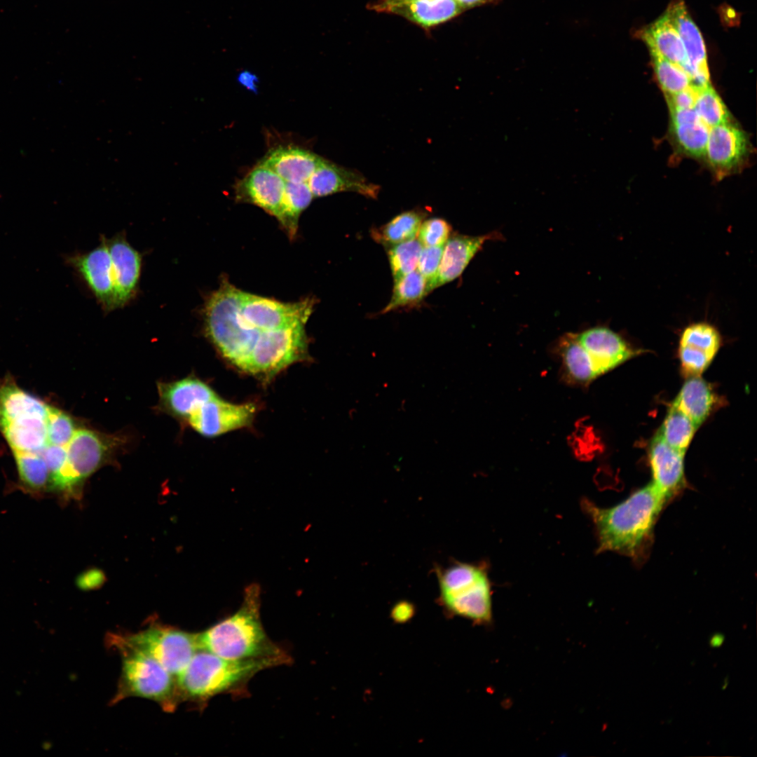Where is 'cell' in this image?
I'll list each match as a JSON object with an SVG mask.
<instances>
[{
  "label": "cell",
  "mask_w": 757,
  "mask_h": 757,
  "mask_svg": "<svg viewBox=\"0 0 757 757\" xmlns=\"http://www.w3.org/2000/svg\"><path fill=\"white\" fill-rule=\"evenodd\" d=\"M667 503L652 482L611 507L603 508L582 499V510L594 524L596 553L613 552L636 561L643 560L652 544L656 521Z\"/></svg>",
  "instance_id": "cell-1"
},
{
  "label": "cell",
  "mask_w": 757,
  "mask_h": 757,
  "mask_svg": "<svg viewBox=\"0 0 757 757\" xmlns=\"http://www.w3.org/2000/svg\"><path fill=\"white\" fill-rule=\"evenodd\" d=\"M292 661L291 656L229 659L199 649L177 677L181 702H189L203 709L219 695L246 697L248 683L257 674Z\"/></svg>",
  "instance_id": "cell-2"
},
{
  "label": "cell",
  "mask_w": 757,
  "mask_h": 757,
  "mask_svg": "<svg viewBox=\"0 0 757 757\" xmlns=\"http://www.w3.org/2000/svg\"><path fill=\"white\" fill-rule=\"evenodd\" d=\"M260 606L259 587L250 585L235 613L197 633L199 649L236 660L290 656L268 637L261 623Z\"/></svg>",
  "instance_id": "cell-3"
},
{
  "label": "cell",
  "mask_w": 757,
  "mask_h": 757,
  "mask_svg": "<svg viewBox=\"0 0 757 757\" xmlns=\"http://www.w3.org/2000/svg\"><path fill=\"white\" fill-rule=\"evenodd\" d=\"M240 292L227 280H222L207 298L203 315L207 336L226 359L244 370L261 331L243 318Z\"/></svg>",
  "instance_id": "cell-4"
},
{
  "label": "cell",
  "mask_w": 757,
  "mask_h": 757,
  "mask_svg": "<svg viewBox=\"0 0 757 757\" xmlns=\"http://www.w3.org/2000/svg\"><path fill=\"white\" fill-rule=\"evenodd\" d=\"M438 600L444 611L475 622L484 623L492 617V590L484 562L454 561L437 566Z\"/></svg>",
  "instance_id": "cell-5"
},
{
  "label": "cell",
  "mask_w": 757,
  "mask_h": 757,
  "mask_svg": "<svg viewBox=\"0 0 757 757\" xmlns=\"http://www.w3.org/2000/svg\"><path fill=\"white\" fill-rule=\"evenodd\" d=\"M117 651L122 667L111 704L138 697L156 702L165 712L175 711L181 703L177 678L146 654L130 649Z\"/></svg>",
  "instance_id": "cell-6"
},
{
  "label": "cell",
  "mask_w": 757,
  "mask_h": 757,
  "mask_svg": "<svg viewBox=\"0 0 757 757\" xmlns=\"http://www.w3.org/2000/svg\"><path fill=\"white\" fill-rule=\"evenodd\" d=\"M107 645L116 650L130 649L151 657L176 678L199 650L197 633L161 623L134 633H111Z\"/></svg>",
  "instance_id": "cell-7"
},
{
  "label": "cell",
  "mask_w": 757,
  "mask_h": 757,
  "mask_svg": "<svg viewBox=\"0 0 757 757\" xmlns=\"http://www.w3.org/2000/svg\"><path fill=\"white\" fill-rule=\"evenodd\" d=\"M307 356L304 323L261 332L244 370L270 378Z\"/></svg>",
  "instance_id": "cell-8"
},
{
  "label": "cell",
  "mask_w": 757,
  "mask_h": 757,
  "mask_svg": "<svg viewBox=\"0 0 757 757\" xmlns=\"http://www.w3.org/2000/svg\"><path fill=\"white\" fill-rule=\"evenodd\" d=\"M313 301L306 299L295 303L240 292L241 314L252 327L262 331L277 329L296 323H306L311 314Z\"/></svg>",
  "instance_id": "cell-9"
},
{
  "label": "cell",
  "mask_w": 757,
  "mask_h": 757,
  "mask_svg": "<svg viewBox=\"0 0 757 757\" xmlns=\"http://www.w3.org/2000/svg\"><path fill=\"white\" fill-rule=\"evenodd\" d=\"M67 262L78 272L106 313L116 309L114 271L104 236L98 246L68 257Z\"/></svg>",
  "instance_id": "cell-10"
},
{
  "label": "cell",
  "mask_w": 757,
  "mask_h": 757,
  "mask_svg": "<svg viewBox=\"0 0 757 757\" xmlns=\"http://www.w3.org/2000/svg\"><path fill=\"white\" fill-rule=\"evenodd\" d=\"M255 409L252 403L233 404L217 395L194 411L189 419L202 435L215 437L249 425Z\"/></svg>",
  "instance_id": "cell-11"
},
{
  "label": "cell",
  "mask_w": 757,
  "mask_h": 757,
  "mask_svg": "<svg viewBox=\"0 0 757 757\" xmlns=\"http://www.w3.org/2000/svg\"><path fill=\"white\" fill-rule=\"evenodd\" d=\"M685 453L667 444L657 432L649 447L652 484L668 502L686 485L684 471Z\"/></svg>",
  "instance_id": "cell-12"
},
{
  "label": "cell",
  "mask_w": 757,
  "mask_h": 757,
  "mask_svg": "<svg viewBox=\"0 0 757 757\" xmlns=\"http://www.w3.org/2000/svg\"><path fill=\"white\" fill-rule=\"evenodd\" d=\"M285 182L270 169L257 165L236 185L237 200L252 203L280 218Z\"/></svg>",
  "instance_id": "cell-13"
},
{
  "label": "cell",
  "mask_w": 757,
  "mask_h": 757,
  "mask_svg": "<svg viewBox=\"0 0 757 757\" xmlns=\"http://www.w3.org/2000/svg\"><path fill=\"white\" fill-rule=\"evenodd\" d=\"M115 277V308L127 305L137 292L142 270V255L118 235L105 238Z\"/></svg>",
  "instance_id": "cell-14"
},
{
  "label": "cell",
  "mask_w": 757,
  "mask_h": 757,
  "mask_svg": "<svg viewBox=\"0 0 757 757\" xmlns=\"http://www.w3.org/2000/svg\"><path fill=\"white\" fill-rule=\"evenodd\" d=\"M682 40L688 62L686 71L696 88L708 85L709 72L703 38L688 14L682 1L674 3L667 11Z\"/></svg>",
  "instance_id": "cell-15"
},
{
  "label": "cell",
  "mask_w": 757,
  "mask_h": 757,
  "mask_svg": "<svg viewBox=\"0 0 757 757\" xmlns=\"http://www.w3.org/2000/svg\"><path fill=\"white\" fill-rule=\"evenodd\" d=\"M306 183L313 197L351 191L375 199L380 190L379 186L368 182L362 175L324 158Z\"/></svg>",
  "instance_id": "cell-16"
},
{
  "label": "cell",
  "mask_w": 757,
  "mask_h": 757,
  "mask_svg": "<svg viewBox=\"0 0 757 757\" xmlns=\"http://www.w3.org/2000/svg\"><path fill=\"white\" fill-rule=\"evenodd\" d=\"M588 353L598 374L601 375L636 355L617 333L605 327H596L576 334Z\"/></svg>",
  "instance_id": "cell-17"
},
{
  "label": "cell",
  "mask_w": 757,
  "mask_h": 757,
  "mask_svg": "<svg viewBox=\"0 0 757 757\" xmlns=\"http://www.w3.org/2000/svg\"><path fill=\"white\" fill-rule=\"evenodd\" d=\"M748 141L744 132L730 123L710 128L705 155L718 175L736 168L746 158Z\"/></svg>",
  "instance_id": "cell-18"
},
{
  "label": "cell",
  "mask_w": 757,
  "mask_h": 757,
  "mask_svg": "<svg viewBox=\"0 0 757 757\" xmlns=\"http://www.w3.org/2000/svg\"><path fill=\"white\" fill-rule=\"evenodd\" d=\"M500 237L496 231L478 236L460 234L449 236L444 246L435 288L459 277L486 241L498 240Z\"/></svg>",
  "instance_id": "cell-19"
},
{
  "label": "cell",
  "mask_w": 757,
  "mask_h": 757,
  "mask_svg": "<svg viewBox=\"0 0 757 757\" xmlns=\"http://www.w3.org/2000/svg\"><path fill=\"white\" fill-rule=\"evenodd\" d=\"M322 158L296 146H279L270 151L259 163L285 182H307Z\"/></svg>",
  "instance_id": "cell-20"
},
{
  "label": "cell",
  "mask_w": 757,
  "mask_h": 757,
  "mask_svg": "<svg viewBox=\"0 0 757 757\" xmlns=\"http://www.w3.org/2000/svg\"><path fill=\"white\" fill-rule=\"evenodd\" d=\"M105 443L93 431L81 429L74 432L66 449L68 463L79 483L101 465L107 451Z\"/></svg>",
  "instance_id": "cell-21"
},
{
  "label": "cell",
  "mask_w": 757,
  "mask_h": 757,
  "mask_svg": "<svg viewBox=\"0 0 757 757\" xmlns=\"http://www.w3.org/2000/svg\"><path fill=\"white\" fill-rule=\"evenodd\" d=\"M163 404L174 414L189 416L201 405L216 397L203 381L186 378L159 386Z\"/></svg>",
  "instance_id": "cell-22"
},
{
  "label": "cell",
  "mask_w": 757,
  "mask_h": 757,
  "mask_svg": "<svg viewBox=\"0 0 757 757\" xmlns=\"http://www.w3.org/2000/svg\"><path fill=\"white\" fill-rule=\"evenodd\" d=\"M669 109L671 129L678 144L691 156L704 157L710 128L701 120L693 108Z\"/></svg>",
  "instance_id": "cell-23"
},
{
  "label": "cell",
  "mask_w": 757,
  "mask_h": 757,
  "mask_svg": "<svg viewBox=\"0 0 757 757\" xmlns=\"http://www.w3.org/2000/svg\"><path fill=\"white\" fill-rule=\"evenodd\" d=\"M49 409V405L15 384L0 386V429L25 418H47Z\"/></svg>",
  "instance_id": "cell-24"
},
{
  "label": "cell",
  "mask_w": 757,
  "mask_h": 757,
  "mask_svg": "<svg viewBox=\"0 0 757 757\" xmlns=\"http://www.w3.org/2000/svg\"><path fill=\"white\" fill-rule=\"evenodd\" d=\"M463 11L456 0H416L395 6L388 13L428 29L456 17Z\"/></svg>",
  "instance_id": "cell-25"
},
{
  "label": "cell",
  "mask_w": 757,
  "mask_h": 757,
  "mask_svg": "<svg viewBox=\"0 0 757 757\" xmlns=\"http://www.w3.org/2000/svg\"><path fill=\"white\" fill-rule=\"evenodd\" d=\"M718 397L711 386L700 376H689L673 404L687 415L698 428L709 416Z\"/></svg>",
  "instance_id": "cell-26"
},
{
  "label": "cell",
  "mask_w": 757,
  "mask_h": 757,
  "mask_svg": "<svg viewBox=\"0 0 757 757\" xmlns=\"http://www.w3.org/2000/svg\"><path fill=\"white\" fill-rule=\"evenodd\" d=\"M641 38L650 41L664 58L680 66L686 72L688 67L686 53L667 11L644 29Z\"/></svg>",
  "instance_id": "cell-27"
},
{
  "label": "cell",
  "mask_w": 757,
  "mask_h": 757,
  "mask_svg": "<svg viewBox=\"0 0 757 757\" xmlns=\"http://www.w3.org/2000/svg\"><path fill=\"white\" fill-rule=\"evenodd\" d=\"M47 418H29L8 423L0 430L13 452L40 453L47 446Z\"/></svg>",
  "instance_id": "cell-28"
},
{
  "label": "cell",
  "mask_w": 757,
  "mask_h": 757,
  "mask_svg": "<svg viewBox=\"0 0 757 757\" xmlns=\"http://www.w3.org/2000/svg\"><path fill=\"white\" fill-rule=\"evenodd\" d=\"M425 215L426 212L421 210L402 212L386 224L372 229L371 236L376 243L387 247L414 239Z\"/></svg>",
  "instance_id": "cell-29"
},
{
  "label": "cell",
  "mask_w": 757,
  "mask_h": 757,
  "mask_svg": "<svg viewBox=\"0 0 757 757\" xmlns=\"http://www.w3.org/2000/svg\"><path fill=\"white\" fill-rule=\"evenodd\" d=\"M559 349L566 375L572 381L585 384L598 376L588 353L578 342L576 334L570 333L564 336Z\"/></svg>",
  "instance_id": "cell-30"
},
{
  "label": "cell",
  "mask_w": 757,
  "mask_h": 757,
  "mask_svg": "<svg viewBox=\"0 0 757 757\" xmlns=\"http://www.w3.org/2000/svg\"><path fill=\"white\" fill-rule=\"evenodd\" d=\"M429 293L426 280L415 270L394 280L390 300L381 313L384 314L402 307L415 305L421 302Z\"/></svg>",
  "instance_id": "cell-31"
},
{
  "label": "cell",
  "mask_w": 757,
  "mask_h": 757,
  "mask_svg": "<svg viewBox=\"0 0 757 757\" xmlns=\"http://www.w3.org/2000/svg\"><path fill=\"white\" fill-rule=\"evenodd\" d=\"M697 427L672 404L657 433L672 448L686 453Z\"/></svg>",
  "instance_id": "cell-32"
},
{
  "label": "cell",
  "mask_w": 757,
  "mask_h": 757,
  "mask_svg": "<svg viewBox=\"0 0 757 757\" xmlns=\"http://www.w3.org/2000/svg\"><path fill=\"white\" fill-rule=\"evenodd\" d=\"M313 198L306 182H285L282 212L278 220L289 236H295L299 214L310 205Z\"/></svg>",
  "instance_id": "cell-33"
},
{
  "label": "cell",
  "mask_w": 757,
  "mask_h": 757,
  "mask_svg": "<svg viewBox=\"0 0 757 757\" xmlns=\"http://www.w3.org/2000/svg\"><path fill=\"white\" fill-rule=\"evenodd\" d=\"M644 41L650 51L657 79L666 95L693 86L690 76L683 69L664 58L650 41Z\"/></svg>",
  "instance_id": "cell-34"
},
{
  "label": "cell",
  "mask_w": 757,
  "mask_h": 757,
  "mask_svg": "<svg viewBox=\"0 0 757 757\" xmlns=\"http://www.w3.org/2000/svg\"><path fill=\"white\" fill-rule=\"evenodd\" d=\"M693 109L709 128L728 123L730 119L725 105L711 83L696 88Z\"/></svg>",
  "instance_id": "cell-35"
},
{
  "label": "cell",
  "mask_w": 757,
  "mask_h": 757,
  "mask_svg": "<svg viewBox=\"0 0 757 757\" xmlns=\"http://www.w3.org/2000/svg\"><path fill=\"white\" fill-rule=\"evenodd\" d=\"M21 481L28 488L41 490L50 483V475L43 458L36 453L13 452Z\"/></svg>",
  "instance_id": "cell-36"
},
{
  "label": "cell",
  "mask_w": 757,
  "mask_h": 757,
  "mask_svg": "<svg viewBox=\"0 0 757 757\" xmlns=\"http://www.w3.org/2000/svg\"><path fill=\"white\" fill-rule=\"evenodd\" d=\"M423 247L418 240L415 238L388 247V257L394 280L416 270Z\"/></svg>",
  "instance_id": "cell-37"
},
{
  "label": "cell",
  "mask_w": 757,
  "mask_h": 757,
  "mask_svg": "<svg viewBox=\"0 0 757 757\" xmlns=\"http://www.w3.org/2000/svg\"><path fill=\"white\" fill-rule=\"evenodd\" d=\"M721 342V336L716 328L707 322H700L691 324L684 329L679 345L697 348L714 357Z\"/></svg>",
  "instance_id": "cell-38"
},
{
  "label": "cell",
  "mask_w": 757,
  "mask_h": 757,
  "mask_svg": "<svg viewBox=\"0 0 757 757\" xmlns=\"http://www.w3.org/2000/svg\"><path fill=\"white\" fill-rule=\"evenodd\" d=\"M46 432L48 444L67 446L76 430L69 416L50 407L46 421Z\"/></svg>",
  "instance_id": "cell-39"
},
{
  "label": "cell",
  "mask_w": 757,
  "mask_h": 757,
  "mask_svg": "<svg viewBox=\"0 0 757 757\" xmlns=\"http://www.w3.org/2000/svg\"><path fill=\"white\" fill-rule=\"evenodd\" d=\"M450 224L437 217L423 220L418 232V240L423 247L443 245L449 238Z\"/></svg>",
  "instance_id": "cell-40"
},
{
  "label": "cell",
  "mask_w": 757,
  "mask_h": 757,
  "mask_svg": "<svg viewBox=\"0 0 757 757\" xmlns=\"http://www.w3.org/2000/svg\"><path fill=\"white\" fill-rule=\"evenodd\" d=\"M444 246V245L435 247H423L419 257L417 271L426 280L430 292L436 289V280Z\"/></svg>",
  "instance_id": "cell-41"
},
{
  "label": "cell",
  "mask_w": 757,
  "mask_h": 757,
  "mask_svg": "<svg viewBox=\"0 0 757 757\" xmlns=\"http://www.w3.org/2000/svg\"><path fill=\"white\" fill-rule=\"evenodd\" d=\"M678 357L683 371L689 376H700L714 359L701 350L684 345H679Z\"/></svg>",
  "instance_id": "cell-42"
},
{
  "label": "cell",
  "mask_w": 757,
  "mask_h": 757,
  "mask_svg": "<svg viewBox=\"0 0 757 757\" xmlns=\"http://www.w3.org/2000/svg\"><path fill=\"white\" fill-rule=\"evenodd\" d=\"M696 97V88L691 86L676 93L667 95L669 108L692 109Z\"/></svg>",
  "instance_id": "cell-43"
},
{
  "label": "cell",
  "mask_w": 757,
  "mask_h": 757,
  "mask_svg": "<svg viewBox=\"0 0 757 757\" xmlns=\"http://www.w3.org/2000/svg\"><path fill=\"white\" fill-rule=\"evenodd\" d=\"M102 578L101 572L93 570L81 575L78 578L77 583L81 589H93L101 584Z\"/></svg>",
  "instance_id": "cell-44"
},
{
  "label": "cell",
  "mask_w": 757,
  "mask_h": 757,
  "mask_svg": "<svg viewBox=\"0 0 757 757\" xmlns=\"http://www.w3.org/2000/svg\"><path fill=\"white\" fill-rule=\"evenodd\" d=\"M416 0H377L369 5V9L376 12L388 13L393 8Z\"/></svg>",
  "instance_id": "cell-45"
},
{
  "label": "cell",
  "mask_w": 757,
  "mask_h": 757,
  "mask_svg": "<svg viewBox=\"0 0 757 757\" xmlns=\"http://www.w3.org/2000/svg\"><path fill=\"white\" fill-rule=\"evenodd\" d=\"M237 80L240 83V85L246 88L247 90L253 92H257L259 79L258 77L252 71H250L248 70L240 71L238 75Z\"/></svg>",
  "instance_id": "cell-46"
},
{
  "label": "cell",
  "mask_w": 757,
  "mask_h": 757,
  "mask_svg": "<svg viewBox=\"0 0 757 757\" xmlns=\"http://www.w3.org/2000/svg\"><path fill=\"white\" fill-rule=\"evenodd\" d=\"M465 10L489 4H494L499 0H456Z\"/></svg>",
  "instance_id": "cell-47"
},
{
  "label": "cell",
  "mask_w": 757,
  "mask_h": 757,
  "mask_svg": "<svg viewBox=\"0 0 757 757\" xmlns=\"http://www.w3.org/2000/svg\"><path fill=\"white\" fill-rule=\"evenodd\" d=\"M724 635L721 633H716L711 636L709 639V645L712 648L720 647L724 642Z\"/></svg>",
  "instance_id": "cell-48"
}]
</instances>
